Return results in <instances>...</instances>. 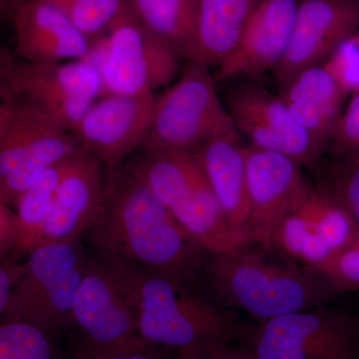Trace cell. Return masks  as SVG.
I'll return each instance as SVG.
<instances>
[{"instance_id": "obj_6", "label": "cell", "mask_w": 359, "mask_h": 359, "mask_svg": "<svg viewBox=\"0 0 359 359\" xmlns=\"http://www.w3.org/2000/svg\"><path fill=\"white\" fill-rule=\"evenodd\" d=\"M102 94L100 70L90 57L67 62L34 63L1 49L0 96L32 106L66 131L73 133Z\"/></svg>"}, {"instance_id": "obj_29", "label": "cell", "mask_w": 359, "mask_h": 359, "mask_svg": "<svg viewBox=\"0 0 359 359\" xmlns=\"http://www.w3.org/2000/svg\"><path fill=\"white\" fill-rule=\"evenodd\" d=\"M323 65L347 96L359 92V32L342 41Z\"/></svg>"}, {"instance_id": "obj_22", "label": "cell", "mask_w": 359, "mask_h": 359, "mask_svg": "<svg viewBox=\"0 0 359 359\" xmlns=\"http://www.w3.org/2000/svg\"><path fill=\"white\" fill-rule=\"evenodd\" d=\"M259 0H198L195 36L187 61L219 67L233 53Z\"/></svg>"}, {"instance_id": "obj_8", "label": "cell", "mask_w": 359, "mask_h": 359, "mask_svg": "<svg viewBox=\"0 0 359 359\" xmlns=\"http://www.w3.org/2000/svg\"><path fill=\"white\" fill-rule=\"evenodd\" d=\"M245 339L257 359H359V316L339 302L262 321Z\"/></svg>"}, {"instance_id": "obj_11", "label": "cell", "mask_w": 359, "mask_h": 359, "mask_svg": "<svg viewBox=\"0 0 359 359\" xmlns=\"http://www.w3.org/2000/svg\"><path fill=\"white\" fill-rule=\"evenodd\" d=\"M226 108L252 147L280 153L311 170L330 153V146L309 133L282 99L264 85L250 81L236 85L226 94Z\"/></svg>"}, {"instance_id": "obj_17", "label": "cell", "mask_w": 359, "mask_h": 359, "mask_svg": "<svg viewBox=\"0 0 359 359\" xmlns=\"http://www.w3.org/2000/svg\"><path fill=\"white\" fill-rule=\"evenodd\" d=\"M299 1L259 0L235 50L219 66L216 82L275 69L289 47Z\"/></svg>"}, {"instance_id": "obj_16", "label": "cell", "mask_w": 359, "mask_h": 359, "mask_svg": "<svg viewBox=\"0 0 359 359\" xmlns=\"http://www.w3.org/2000/svg\"><path fill=\"white\" fill-rule=\"evenodd\" d=\"M16 57L34 63H60L89 58L93 40L87 37L57 7L25 0L9 13Z\"/></svg>"}, {"instance_id": "obj_15", "label": "cell", "mask_w": 359, "mask_h": 359, "mask_svg": "<svg viewBox=\"0 0 359 359\" xmlns=\"http://www.w3.org/2000/svg\"><path fill=\"white\" fill-rule=\"evenodd\" d=\"M359 32V0H299L292 39L273 69L282 84L297 72L321 65L342 41Z\"/></svg>"}, {"instance_id": "obj_26", "label": "cell", "mask_w": 359, "mask_h": 359, "mask_svg": "<svg viewBox=\"0 0 359 359\" xmlns=\"http://www.w3.org/2000/svg\"><path fill=\"white\" fill-rule=\"evenodd\" d=\"M57 339L15 318H1L0 359H59Z\"/></svg>"}, {"instance_id": "obj_34", "label": "cell", "mask_w": 359, "mask_h": 359, "mask_svg": "<svg viewBox=\"0 0 359 359\" xmlns=\"http://www.w3.org/2000/svg\"><path fill=\"white\" fill-rule=\"evenodd\" d=\"M15 1L16 0H0L2 13H8Z\"/></svg>"}, {"instance_id": "obj_18", "label": "cell", "mask_w": 359, "mask_h": 359, "mask_svg": "<svg viewBox=\"0 0 359 359\" xmlns=\"http://www.w3.org/2000/svg\"><path fill=\"white\" fill-rule=\"evenodd\" d=\"M105 167L82 150L69 161L36 247L82 240L102 199Z\"/></svg>"}, {"instance_id": "obj_2", "label": "cell", "mask_w": 359, "mask_h": 359, "mask_svg": "<svg viewBox=\"0 0 359 359\" xmlns=\"http://www.w3.org/2000/svg\"><path fill=\"white\" fill-rule=\"evenodd\" d=\"M198 290L223 308L259 323L339 304L344 297L320 271L257 241L235 252L210 255Z\"/></svg>"}, {"instance_id": "obj_32", "label": "cell", "mask_w": 359, "mask_h": 359, "mask_svg": "<svg viewBox=\"0 0 359 359\" xmlns=\"http://www.w3.org/2000/svg\"><path fill=\"white\" fill-rule=\"evenodd\" d=\"M177 359H257L252 349L245 344H237V342L219 344L208 347L194 353L181 354Z\"/></svg>"}, {"instance_id": "obj_1", "label": "cell", "mask_w": 359, "mask_h": 359, "mask_svg": "<svg viewBox=\"0 0 359 359\" xmlns=\"http://www.w3.org/2000/svg\"><path fill=\"white\" fill-rule=\"evenodd\" d=\"M83 237L93 254L131 262L195 290L211 255L127 162L105 170L102 199Z\"/></svg>"}, {"instance_id": "obj_28", "label": "cell", "mask_w": 359, "mask_h": 359, "mask_svg": "<svg viewBox=\"0 0 359 359\" xmlns=\"http://www.w3.org/2000/svg\"><path fill=\"white\" fill-rule=\"evenodd\" d=\"M325 276L339 294L359 290V230L353 238L325 263L314 269Z\"/></svg>"}, {"instance_id": "obj_27", "label": "cell", "mask_w": 359, "mask_h": 359, "mask_svg": "<svg viewBox=\"0 0 359 359\" xmlns=\"http://www.w3.org/2000/svg\"><path fill=\"white\" fill-rule=\"evenodd\" d=\"M25 0H16L13 7ZM57 7L82 32L95 41L107 34L127 0H39ZM7 13V14H9Z\"/></svg>"}, {"instance_id": "obj_30", "label": "cell", "mask_w": 359, "mask_h": 359, "mask_svg": "<svg viewBox=\"0 0 359 359\" xmlns=\"http://www.w3.org/2000/svg\"><path fill=\"white\" fill-rule=\"evenodd\" d=\"M20 219L11 205L0 203V261L13 254L20 244Z\"/></svg>"}, {"instance_id": "obj_10", "label": "cell", "mask_w": 359, "mask_h": 359, "mask_svg": "<svg viewBox=\"0 0 359 359\" xmlns=\"http://www.w3.org/2000/svg\"><path fill=\"white\" fill-rule=\"evenodd\" d=\"M72 320L74 359H101L154 347L142 337L136 311L94 254L75 295Z\"/></svg>"}, {"instance_id": "obj_5", "label": "cell", "mask_w": 359, "mask_h": 359, "mask_svg": "<svg viewBox=\"0 0 359 359\" xmlns=\"http://www.w3.org/2000/svg\"><path fill=\"white\" fill-rule=\"evenodd\" d=\"M90 257L81 240L35 248L1 318L25 320L58 339L72 330L73 304Z\"/></svg>"}, {"instance_id": "obj_31", "label": "cell", "mask_w": 359, "mask_h": 359, "mask_svg": "<svg viewBox=\"0 0 359 359\" xmlns=\"http://www.w3.org/2000/svg\"><path fill=\"white\" fill-rule=\"evenodd\" d=\"M25 259L9 257L0 261V316L6 313L13 290L25 275Z\"/></svg>"}, {"instance_id": "obj_3", "label": "cell", "mask_w": 359, "mask_h": 359, "mask_svg": "<svg viewBox=\"0 0 359 359\" xmlns=\"http://www.w3.org/2000/svg\"><path fill=\"white\" fill-rule=\"evenodd\" d=\"M94 255L136 311L141 335L150 346L178 356L245 337L235 311L199 290L131 262Z\"/></svg>"}, {"instance_id": "obj_9", "label": "cell", "mask_w": 359, "mask_h": 359, "mask_svg": "<svg viewBox=\"0 0 359 359\" xmlns=\"http://www.w3.org/2000/svg\"><path fill=\"white\" fill-rule=\"evenodd\" d=\"M209 67L188 61L183 74L156 99L147 132L137 152H196L229 117Z\"/></svg>"}, {"instance_id": "obj_21", "label": "cell", "mask_w": 359, "mask_h": 359, "mask_svg": "<svg viewBox=\"0 0 359 359\" xmlns=\"http://www.w3.org/2000/svg\"><path fill=\"white\" fill-rule=\"evenodd\" d=\"M278 95L299 124L330 147L349 97L323 63L285 80Z\"/></svg>"}, {"instance_id": "obj_4", "label": "cell", "mask_w": 359, "mask_h": 359, "mask_svg": "<svg viewBox=\"0 0 359 359\" xmlns=\"http://www.w3.org/2000/svg\"><path fill=\"white\" fill-rule=\"evenodd\" d=\"M127 163L203 249L231 252L254 241L231 228L195 152L146 151Z\"/></svg>"}, {"instance_id": "obj_14", "label": "cell", "mask_w": 359, "mask_h": 359, "mask_svg": "<svg viewBox=\"0 0 359 359\" xmlns=\"http://www.w3.org/2000/svg\"><path fill=\"white\" fill-rule=\"evenodd\" d=\"M156 97L103 95L73 134L107 171L122 167L138 151L152 118Z\"/></svg>"}, {"instance_id": "obj_23", "label": "cell", "mask_w": 359, "mask_h": 359, "mask_svg": "<svg viewBox=\"0 0 359 359\" xmlns=\"http://www.w3.org/2000/svg\"><path fill=\"white\" fill-rule=\"evenodd\" d=\"M142 25L188 60L195 36L198 0H128Z\"/></svg>"}, {"instance_id": "obj_20", "label": "cell", "mask_w": 359, "mask_h": 359, "mask_svg": "<svg viewBox=\"0 0 359 359\" xmlns=\"http://www.w3.org/2000/svg\"><path fill=\"white\" fill-rule=\"evenodd\" d=\"M149 35L127 0L106 34L97 65L102 96L155 97L150 83Z\"/></svg>"}, {"instance_id": "obj_12", "label": "cell", "mask_w": 359, "mask_h": 359, "mask_svg": "<svg viewBox=\"0 0 359 359\" xmlns=\"http://www.w3.org/2000/svg\"><path fill=\"white\" fill-rule=\"evenodd\" d=\"M353 217L316 186L285 217L273 245L290 259L316 269L358 233Z\"/></svg>"}, {"instance_id": "obj_7", "label": "cell", "mask_w": 359, "mask_h": 359, "mask_svg": "<svg viewBox=\"0 0 359 359\" xmlns=\"http://www.w3.org/2000/svg\"><path fill=\"white\" fill-rule=\"evenodd\" d=\"M0 98V203L14 209L45 171L84 149L48 116L11 97Z\"/></svg>"}, {"instance_id": "obj_13", "label": "cell", "mask_w": 359, "mask_h": 359, "mask_svg": "<svg viewBox=\"0 0 359 359\" xmlns=\"http://www.w3.org/2000/svg\"><path fill=\"white\" fill-rule=\"evenodd\" d=\"M250 226L257 242L273 245L285 217L311 190L302 166L280 153L247 146Z\"/></svg>"}, {"instance_id": "obj_25", "label": "cell", "mask_w": 359, "mask_h": 359, "mask_svg": "<svg viewBox=\"0 0 359 359\" xmlns=\"http://www.w3.org/2000/svg\"><path fill=\"white\" fill-rule=\"evenodd\" d=\"M314 186L359 224V154L332 155L313 170Z\"/></svg>"}, {"instance_id": "obj_19", "label": "cell", "mask_w": 359, "mask_h": 359, "mask_svg": "<svg viewBox=\"0 0 359 359\" xmlns=\"http://www.w3.org/2000/svg\"><path fill=\"white\" fill-rule=\"evenodd\" d=\"M195 153L231 228L254 240L250 226L247 146L230 114Z\"/></svg>"}, {"instance_id": "obj_33", "label": "cell", "mask_w": 359, "mask_h": 359, "mask_svg": "<svg viewBox=\"0 0 359 359\" xmlns=\"http://www.w3.org/2000/svg\"><path fill=\"white\" fill-rule=\"evenodd\" d=\"M101 359H167L157 351L156 347L142 349V351H131V353L116 354Z\"/></svg>"}, {"instance_id": "obj_24", "label": "cell", "mask_w": 359, "mask_h": 359, "mask_svg": "<svg viewBox=\"0 0 359 359\" xmlns=\"http://www.w3.org/2000/svg\"><path fill=\"white\" fill-rule=\"evenodd\" d=\"M72 157L49 168L20 196L14 207L20 219V241L9 257L25 259L36 248L40 231L51 211L59 186Z\"/></svg>"}]
</instances>
